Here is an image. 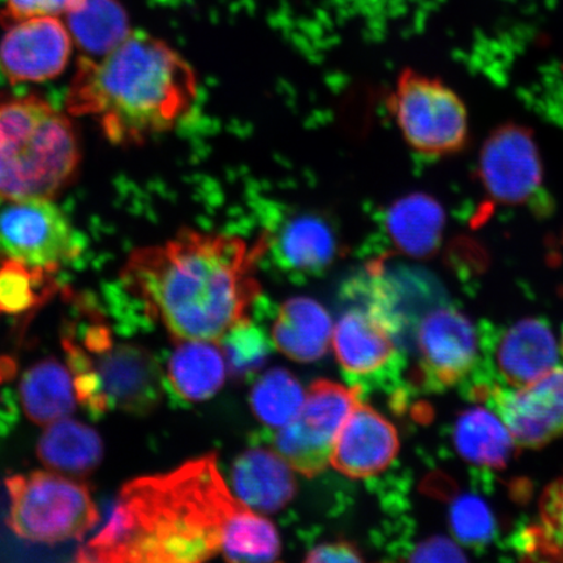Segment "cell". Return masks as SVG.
Returning a JSON list of instances; mask_svg holds the SVG:
<instances>
[{"mask_svg": "<svg viewBox=\"0 0 563 563\" xmlns=\"http://www.w3.org/2000/svg\"><path fill=\"white\" fill-rule=\"evenodd\" d=\"M267 251L266 230L250 242L228 232L185 228L164 243L133 251L122 284L176 340L220 342L260 298L256 271Z\"/></svg>", "mask_w": 563, "mask_h": 563, "instance_id": "cell-1", "label": "cell"}, {"mask_svg": "<svg viewBox=\"0 0 563 563\" xmlns=\"http://www.w3.org/2000/svg\"><path fill=\"white\" fill-rule=\"evenodd\" d=\"M209 454L172 473L126 483L102 531L79 562H202L222 553L228 527L243 508Z\"/></svg>", "mask_w": 563, "mask_h": 563, "instance_id": "cell-2", "label": "cell"}, {"mask_svg": "<svg viewBox=\"0 0 563 563\" xmlns=\"http://www.w3.org/2000/svg\"><path fill=\"white\" fill-rule=\"evenodd\" d=\"M199 76L167 42L132 31L101 58L81 56L67 95L73 115L93 118L112 144L143 145L191 115Z\"/></svg>", "mask_w": 563, "mask_h": 563, "instance_id": "cell-3", "label": "cell"}, {"mask_svg": "<svg viewBox=\"0 0 563 563\" xmlns=\"http://www.w3.org/2000/svg\"><path fill=\"white\" fill-rule=\"evenodd\" d=\"M81 150L74 124L37 96L0 98V199H53L73 181Z\"/></svg>", "mask_w": 563, "mask_h": 563, "instance_id": "cell-4", "label": "cell"}, {"mask_svg": "<svg viewBox=\"0 0 563 563\" xmlns=\"http://www.w3.org/2000/svg\"><path fill=\"white\" fill-rule=\"evenodd\" d=\"M63 350L70 375L95 378L102 415H146L159 405L166 384L156 356L139 344L117 343L104 323L69 328Z\"/></svg>", "mask_w": 563, "mask_h": 563, "instance_id": "cell-5", "label": "cell"}, {"mask_svg": "<svg viewBox=\"0 0 563 563\" xmlns=\"http://www.w3.org/2000/svg\"><path fill=\"white\" fill-rule=\"evenodd\" d=\"M9 525L19 538L56 544L80 540L100 520L86 484L45 471L7 478Z\"/></svg>", "mask_w": 563, "mask_h": 563, "instance_id": "cell-6", "label": "cell"}, {"mask_svg": "<svg viewBox=\"0 0 563 563\" xmlns=\"http://www.w3.org/2000/svg\"><path fill=\"white\" fill-rule=\"evenodd\" d=\"M386 108L406 144L422 156H449L467 144L466 106L438 79L406 68L387 96Z\"/></svg>", "mask_w": 563, "mask_h": 563, "instance_id": "cell-7", "label": "cell"}, {"mask_svg": "<svg viewBox=\"0 0 563 563\" xmlns=\"http://www.w3.org/2000/svg\"><path fill=\"white\" fill-rule=\"evenodd\" d=\"M361 396L355 386L316 382L298 418L274 435V450L298 473L307 477L321 474L332 464L336 435Z\"/></svg>", "mask_w": 563, "mask_h": 563, "instance_id": "cell-8", "label": "cell"}, {"mask_svg": "<svg viewBox=\"0 0 563 563\" xmlns=\"http://www.w3.org/2000/svg\"><path fill=\"white\" fill-rule=\"evenodd\" d=\"M0 251L9 258L58 271L84 251L67 216L52 200L9 201L0 210Z\"/></svg>", "mask_w": 563, "mask_h": 563, "instance_id": "cell-9", "label": "cell"}, {"mask_svg": "<svg viewBox=\"0 0 563 563\" xmlns=\"http://www.w3.org/2000/svg\"><path fill=\"white\" fill-rule=\"evenodd\" d=\"M471 396L492 407L519 445L539 448L563 435V368L517 389L476 385Z\"/></svg>", "mask_w": 563, "mask_h": 563, "instance_id": "cell-10", "label": "cell"}, {"mask_svg": "<svg viewBox=\"0 0 563 563\" xmlns=\"http://www.w3.org/2000/svg\"><path fill=\"white\" fill-rule=\"evenodd\" d=\"M417 334L420 378L432 389L462 383L481 362V333L456 309L438 308L422 316Z\"/></svg>", "mask_w": 563, "mask_h": 563, "instance_id": "cell-11", "label": "cell"}, {"mask_svg": "<svg viewBox=\"0 0 563 563\" xmlns=\"http://www.w3.org/2000/svg\"><path fill=\"white\" fill-rule=\"evenodd\" d=\"M5 31L0 68L12 84L51 80L67 67L74 41L62 18L25 19Z\"/></svg>", "mask_w": 563, "mask_h": 563, "instance_id": "cell-12", "label": "cell"}, {"mask_svg": "<svg viewBox=\"0 0 563 563\" xmlns=\"http://www.w3.org/2000/svg\"><path fill=\"white\" fill-rule=\"evenodd\" d=\"M481 176L487 192L498 202L520 203L538 191L543 180L538 146L525 126H499L485 141Z\"/></svg>", "mask_w": 563, "mask_h": 563, "instance_id": "cell-13", "label": "cell"}, {"mask_svg": "<svg viewBox=\"0 0 563 563\" xmlns=\"http://www.w3.org/2000/svg\"><path fill=\"white\" fill-rule=\"evenodd\" d=\"M333 344L338 363L362 393L365 384L376 383L399 365L396 336L362 302L338 320Z\"/></svg>", "mask_w": 563, "mask_h": 563, "instance_id": "cell-14", "label": "cell"}, {"mask_svg": "<svg viewBox=\"0 0 563 563\" xmlns=\"http://www.w3.org/2000/svg\"><path fill=\"white\" fill-rule=\"evenodd\" d=\"M398 450L396 428L358 400L336 435L332 466L347 477L367 478L389 467Z\"/></svg>", "mask_w": 563, "mask_h": 563, "instance_id": "cell-15", "label": "cell"}, {"mask_svg": "<svg viewBox=\"0 0 563 563\" xmlns=\"http://www.w3.org/2000/svg\"><path fill=\"white\" fill-rule=\"evenodd\" d=\"M559 343L548 323L526 319L497 341L495 361L503 382L517 389L530 385L558 367Z\"/></svg>", "mask_w": 563, "mask_h": 563, "instance_id": "cell-16", "label": "cell"}, {"mask_svg": "<svg viewBox=\"0 0 563 563\" xmlns=\"http://www.w3.org/2000/svg\"><path fill=\"white\" fill-rule=\"evenodd\" d=\"M291 470L274 449L246 450L232 464V493L253 511L276 512L284 509L297 492Z\"/></svg>", "mask_w": 563, "mask_h": 563, "instance_id": "cell-17", "label": "cell"}, {"mask_svg": "<svg viewBox=\"0 0 563 563\" xmlns=\"http://www.w3.org/2000/svg\"><path fill=\"white\" fill-rule=\"evenodd\" d=\"M269 251L282 271L314 276L327 271L338 256V241L327 221L314 216H297L276 230H266Z\"/></svg>", "mask_w": 563, "mask_h": 563, "instance_id": "cell-18", "label": "cell"}, {"mask_svg": "<svg viewBox=\"0 0 563 563\" xmlns=\"http://www.w3.org/2000/svg\"><path fill=\"white\" fill-rule=\"evenodd\" d=\"M333 332V321L320 302L294 298L280 307L272 342L291 361L312 363L327 355Z\"/></svg>", "mask_w": 563, "mask_h": 563, "instance_id": "cell-19", "label": "cell"}, {"mask_svg": "<svg viewBox=\"0 0 563 563\" xmlns=\"http://www.w3.org/2000/svg\"><path fill=\"white\" fill-rule=\"evenodd\" d=\"M227 357L209 341H185L168 357L165 384L187 402H202L221 389Z\"/></svg>", "mask_w": 563, "mask_h": 563, "instance_id": "cell-20", "label": "cell"}, {"mask_svg": "<svg viewBox=\"0 0 563 563\" xmlns=\"http://www.w3.org/2000/svg\"><path fill=\"white\" fill-rule=\"evenodd\" d=\"M103 452L101 435L93 428L67 418L48 424L37 446L40 461L47 468L77 477L95 473Z\"/></svg>", "mask_w": 563, "mask_h": 563, "instance_id": "cell-21", "label": "cell"}, {"mask_svg": "<svg viewBox=\"0 0 563 563\" xmlns=\"http://www.w3.org/2000/svg\"><path fill=\"white\" fill-rule=\"evenodd\" d=\"M70 371L56 358L47 357L24 373L20 384L21 407L35 424L48 426L69 417L76 408Z\"/></svg>", "mask_w": 563, "mask_h": 563, "instance_id": "cell-22", "label": "cell"}, {"mask_svg": "<svg viewBox=\"0 0 563 563\" xmlns=\"http://www.w3.org/2000/svg\"><path fill=\"white\" fill-rule=\"evenodd\" d=\"M453 442L463 460L490 470L504 468L516 452L517 443L501 418L482 406L460 415L454 426Z\"/></svg>", "mask_w": 563, "mask_h": 563, "instance_id": "cell-23", "label": "cell"}, {"mask_svg": "<svg viewBox=\"0 0 563 563\" xmlns=\"http://www.w3.org/2000/svg\"><path fill=\"white\" fill-rule=\"evenodd\" d=\"M63 18L74 44L89 58H101L132 32L121 0H76Z\"/></svg>", "mask_w": 563, "mask_h": 563, "instance_id": "cell-24", "label": "cell"}, {"mask_svg": "<svg viewBox=\"0 0 563 563\" xmlns=\"http://www.w3.org/2000/svg\"><path fill=\"white\" fill-rule=\"evenodd\" d=\"M442 224L439 203L421 195L394 203L387 214V229L394 243L415 257L429 256L438 249Z\"/></svg>", "mask_w": 563, "mask_h": 563, "instance_id": "cell-25", "label": "cell"}, {"mask_svg": "<svg viewBox=\"0 0 563 563\" xmlns=\"http://www.w3.org/2000/svg\"><path fill=\"white\" fill-rule=\"evenodd\" d=\"M53 272L13 258L0 265V317L32 313L51 299L56 288Z\"/></svg>", "mask_w": 563, "mask_h": 563, "instance_id": "cell-26", "label": "cell"}, {"mask_svg": "<svg viewBox=\"0 0 563 563\" xmlns=\"http://www.w3.org/2000/svg\"><path fill=\"white\" fill-rule=\"evenodd\" d=\"M307 393L290 372L267 371L251 391V408L264 426L279 429L298 418Z\"/></svg>", "mask_w": 563, "mask_h": 563, "instance_id": "cell-27", "label": "cell"}, {"mask_svg": "<svg viewBox=\"0 0 563 563\" xmlns=\"http://www.w3.org/2000/svg\"><path fill=\"white\" fill-rule=\"evenodd\" d=\"M222 554L232 562H272L280 554L276 527L244 505L224 534Z\"/></svg>", "mask_w": 563, "mask_h": 563, "instance_id": "cell-28", "label": "cell"}, {"mask_svg": "<svg viewBox=\"0 0 563 563\" xmlns=\"http://www.w3.org/2000/svg\"><path fill=\"white\" fill-rule=\"evenodd\" d=\"M519 549L528 560L563 561V475L544 490L538 522L522 533Z\"/></svg>", "mask_w": 563, "mask_h": 563, "instance_id": "cell-29", "label": "cell"}, {"mask_svg": "<svg viewBox=\"0 0 563 563\" xmlns=\"http://www.w3.org/2000/svg\"><path fill=\"white\" fill-rule=\"evenodd\" d=\"M222 351L234 376L252 375L262 368L274 346L264 330L252 323L249 317L235 323L221 338Z\"/></svg>", "mask_w": 563, "mask_h": 563, "instance_id": "cell-30", "label": "cell"}, {"mask_svg": "<svg viewBox=\"0 0 563 563\" xmlns=\"http://www.w3.org/2000/svg\"><path fill=\"white\" fill-rule=\"evenodd\" d=\"M450 526L455 538L467 545L487 544L495 533V518L488 505L470 495L456 497L450 506Z\"/></svg>", "mask_w": 563, "mask_h": 563, "instance_id": "cell-31", "label": "cell"}, {"mask_svg": "<svg viewBox=\"0 0 563 563\" xmlns=\"http://www.w3.org/2000/svg\"><path fill=\"white\" fill-rule=\"evenodd\" d=\"M75 3L76 0H4L0 24L5 27L25 19L63 18Z\"/></svg>", "mask_w": 563, "mask_h": 563, "instance_id": "cell-32", "label": "cell"}, {"mask_svg": "<svg viewBox=\"0 0 563 563\" xmlns=\"http://www.w3.org/2000/svg\"><path fill=\"white\" fill-rule=\"evenodd\" d=\"M466 560L460 545L442 537H435L419 544L408 558V561L411 562H460Z\"/></svg>", "mask_w": 563, "mask_h": 563, "instance_id": "cell-33", "label": "cell"}, {"mask_svg": "<svg viewBox=\"0 0 563 563\" xmlns=\"http://www.w3.org/2000/svg\"><path fill=\"white\" fill-rule=\"evenodd\" d=\"M363 558L357 549L346 541L321 544L308 553L306 562L335 563V562H362Z\"/></svg>", "mask_w": 563, "mask_h": 563, "instance_id": "cell-34", "label": "cell"}, {"mask_svg": "<svg viewBox=\"0 0 563 563\" xmlns=\"http://www.w3.org/2000/svg\"><path fill=\"white\" fill-rule=\"evenodd\" d=\"M562 352H563V333H562Z\"/></svg>", "mask_w": 563, "mask_h": 563, "instance_id": "cell-35", "label": "cell"}]
</instances>
